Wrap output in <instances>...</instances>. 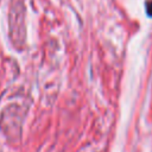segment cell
<instances>
[{
	"mask_svg": "<svg viewBox=\"0 0 152 152\" xmlns=\"http://www.w3.org/2000/svg\"><path fill=\"white\" fill-rule=\"evenodd\" d=\"M146 12L150 17H152V1H148L146 4Z\"/></svg>",
	"mask_w": 152,
	"mask_h": 152,
	"instance_id": "1",
	"label": "cell"
}]
</instances>
